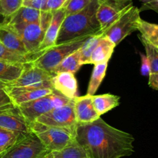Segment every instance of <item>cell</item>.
Wrapping results in <instances>:
<instances>
[{"instance_id":"cell-3","label":"cell","mask_w":158,"mask_h":158,"mask_svg":"<svg viewBox=\"0 0 158 158\" xmlns=\"http://www.w3.org/2000/svg\"><path fill=\"white\" fill-rule=\"evenodd\" d=\"M52 15V12H43L41 19L38 23L15 26H8L5 23L19 34L27 51L29 62L31 56L36 53L40 44L43 42L46 29L51 22Z\"/></svg>"},{"instance_id":"cell-6","label":"cell","mask_w":158,"mask_h":158,"mask_svg":"<svg viewBox=\"0 0 158 158\" xmlns=\"http://www.w3.org/2000/svg\"><path fill=\"white\" fill-rule=\"evenodd\" d=\"M72 100L54 90L49 95L17 106L28 123H31L35 122L40 116L56 108L68 104Z\"/></svg>"},{"instance_id":"cell-15","label":"cell","mask_w":158,"mask_h":158,"mask_svg":"<svg viewBox=\"0 0 158 158\" xmlns=\"http://www.w3.org/2000/svg\"><path fill=\"white\" fill-rule=\"evenodd\" d=\"M51 83L53 90L69 100H73L77 97L78 84L74 74L67 72L54 74L51 79Z\"/></svg>"},{"instance_id":"cell-12","label":"cell","mask_w":158,"mask_h":158,"mask_svg":"<svg viewBox=\"0 0 158 158\" xmlns=\"http://www.w3.org/2000/svg\"><path fill=\"white\" fill-rule=\"evenodd\" d=\"M0 127L16 133L21 137L31 132L29 123L19 108L12 103L0 106Z\"/></svg>"},{"instance_id":"cell-36","label":"cell","mask_w":158,"mask_h":158,"mask_svg":"<svg viewBox=\"0 0 158 158\" xmlns=\"http://www.w3.org/2000/svg\"><path fill=\"white\" fill-rule=\"evenodd\" d=\"M150 87L152 89L158 90V73H151L149 76V81H148Z\"/></svg>"},{"instance_id":"cell-31","label":"cell","mask_w":158,"mask_h":158,"mask_svg":"<svg viewBox=\"0 0 158 158\" xmlns=\"http://www.w3.org/2000/svg\"><path fill=\"white\" fill-rule=\"evenodd\" d=\"M92 0H69L63 9H65L66 16L80 12L87 7Z\"/></svg>"},{"instance_id":"cell-24","label":"cell","mask_w":158,"mask_h":158,"mask_svg":"<svg viewBox=\"0 0 158 158\" xmlns=\"http://www.w3.org/2000/svg\"><path fill=\"white\" fill-rule=\"evenodd\" d=\"M53 158H90L81 145L74 139L66 148L52 152Z\"/></svg>"},{"instance_id":"cell-7","label":"cell","mask_w":158,"mask_h":158,"mask_svg":"<svg viewBox=\"0 0 158 158\" xmlns=\"http://www.w3.org/2000/svg\"><path fill=\"white\" fill-rule=\"evenodd\" d=\"M140 19V9L133 5L120 18L103 31V35L117 46L127 36L137 30Z\"/></svg>"},{"instance_id":"cell-21","label":"cell","mask_w":158,"mask_h":158,"mask_svg":"<svg viewBox=\"0 0 158 158\" xmlns=\"http://www.w3.org/2000/svg\"><path fill=\"white\" fill-rule=\"evenodd\" d=\"M23 65L12 64L0 60V83L8 84L19 77L23 69Z\"/></svg>"},{"instance_id":"cell-8","label":"cell","mask_w":158,"mask_h":158,"mask_svg":"<svg viewBox=\"0 0 158 158\" xmlns=\"http://www.w3.org/2000/svg\"><path fill=\"white\" fill-rule=\"evenodd\" d=\"M49 152L40 139L31 131L19 139L2 154V158H40Z\"/></svg>"},{"instance_id":"cell-39","label":"cell","mask_w":158,"mask_h":158,"mask_svg":"<svg viewBox=\"0 0 158 158\" xmlns=\"http://www.w3.org/2000/svg\"><path fill=\"white\" fill-rule=\"evenodd\" d=\"M0 158H2V154H1V155H0Z\"/></svg>"},{"instance_id":"cell-10","label":"cell","mask_w":158,"mask_h":158,"mask_svg":"<svg viewBox=\"0 0 158 158\" xmlns=\"http://www.w3.org/2000/svg\"><path fill=\"white\" fill-rule=\"evenodd\" d=\"M35 121L46 126L76 131L78 124L76 120L73 100L68 104L56 108L40 116Z\"/></svg>"},{"instance_id":"cell-26","label":"cell","mask_w":158,"mask_h":158,"mask_svg":"<svg viewBox=\"0 0 158 158\" xmlns=\"http://www.w3.org/2000/svg\"><path fill=\"white\" fill-rule=\"evenodd\" d=\"M102 35H103V32L90 35L86 39V41L81 46V47L79 49L78 51L79 53H80L82 65L89 64V58H90L94 50L95 49L96 46L98 44Z\"/></svg>"},{"instance_id":"cell-28","label":"cell","mask_w":158,"mask_h":158,"mask_svg":"<svg viewBox=\"0 0 158 158\" xmlns=\"http://www.w3.org/2000/svg\"><path fill=\"white\" fill-rule=\"evenodd\" d=\"M21 136L12 131L0 127V155L12 148Z\"/></svg>"},{"instance_id":"cell-32","label":"cell","mask_w":158,"mask_h":158,"mask_svg":"<svg viewBox=\"0 0 158 158\" xmlns=\"http://www.w3.org/2000/svg\"><path fill=\"white\" fill-rule=\"evenodd\" d=\"M48 0H23V6L45 12Z\"/></svg>"},{"instance_id":"cell-9","label":"cell","mask_w":158,"mask_h":158,"mask_svg":"<svg viewBox=\"0 0 158 158\" xmlns=\"http://www.w3.org/2000/svg\"><path fill=\"white\" fill-rule=\"evenodd\" d=\"M52 75L34 65L32 62L25 63L23 72L17 80L8 84L14 87H36L52 89L51 79Z\"/></svg>"},{"instance_id":"cell-40","label":"cell","mask_w":158,"mask_h":158,"mask_svg":"<svg viewBox=\"0 0 158 158\" xmlns=\"http://www.w3.org/2000/svg\"><path fill=\"white\" fill-rule=\"evenodd\" d=\"M157 5H158V4H157Z\"/></svg>"},{"instance_id":"cell-29","label":"cell","mask_w":158,"mask_h":158,"mask_svg":"<svg viewBox=\"0 0 158 158\" xmlns=\"http://www.w3.org/2000/svg\"><path fill=\"white\" fill-rule=\"evenodd\" d=\"M139 39L144 47L146 56L150 62L151 73H158V46L148 43L140 35L139 36Z\"/></svg>"},{"instance_id":"cell-20","label":"cell","mask_w":158,"mask_h":158,"mask_svg":"<svg viewBox=\"0 0 158 158\" xmlns=\"http://www.w3.org/2000/svg\"><path fill=\"white\" fill-rule=\"evenodd\" d=\"M92 100L94 109L100 117L120 104V97L110 94L92 96Z\"/></svg>"},{"instance_id":"cell-34","label":"cell","mask_w":158,"mask_h":158,"mask_svg":"<svg viewBox=\"0 0 158 158\" xmlns=\"http://www.w3.org/2000/svg\"><path fill=\"white\" fill-rule=\"evenodd\" d=\"M140 60H141V66H140V73L143 77H149L151 73V65L150 62L147 57L146 54H143L142 52L140 53Z\"/></svg>"},{"instance_id":"cell-25","label":"cell","mask_w":158,"mask_h":158,"mask_svg":"<svg viewBox=\"0 0 158 158\" xmlns=\"http://www.w3.org/2000/svg\"><path fill=\"white\" fill-rule=\"evenodd\" d=\"M137 30L140 32V35L142 38L148 43L158 46V24L149 23L140 19Z\"/></svg>"},{"instance_id":"cell-37","label":"cell","mask_w":158,"mask_h":158,"mask_svg":"<svg viewBox=\"0 0 158 158\" xmlns=\"http://www.w3.org/2000/svg\"><path fill=\"white\" fill-rule=\"evenodd\" d=\"M145 9H151V10H154V12L158 13V5L153 2L143 3V6H142L141 9H140V10L141 12L142 10H145Z\"/></svg>"},{"instance_id":"cell-11","label":"cell","mask_w":158,"mask_h":158,"mask_svg":"<svg viewBox=\"0 0 158 158\" xmlns=\"http://www.w3.org/2000/svg\"><path fill=\"white\" fill-rule=\"evenodd\" d=\"M132 6V0H100L97 17L102 32Z\"/></svg>"},{"instance_id":"cell-2","label":"cell","mask_w":158,"mask_h":158,"mask_svg":"<svg viewBox=\"0 0 158 158\" xmlns=\"http://www.w3.org/2000/svg\"><path fill=\"white\" fill-rule=\"evenodd\" d=\"M99 4L100 0H92L90 4L82 11L66 16L60 27L55 45L101 33L97 17Z\"/></svg>"},{"instance_id":"cell-1","label":"cell","mask_w":158,"mask_h":158,"mask_svg":"<svg viewBox=\"0 0 158 158\" xmlns=\"http://www.w3.org/2000/svg\"><path fill=\"white\" fill-rule=\"evenodd\" d=\"M75 140L90 158H121L134 152L132 134L110 126L100 117L92 123L77 125Z\"/></svg>"},{"instance_id":"cell-16","label":"cell","mask_w":158,"mask_h":158,"mask_svg":"<svg viewBox=\"0 0 158 158\" xmlns=\"http://www.w3.org/2000/svg\"><path fill=\"white\" fill-rule=\"evenodd\" d=\"M74 111L77 124H86L100 118L94 109L92 96L77 97L73 99Z\"/></svg>"},{"instance_id":"cell-27","label":"cell","mask_w":158,"mask_h":158,"mask_svg":"<svg viewBox=\"0 0 158 158\" xmlns=\"http://www.w3.org/2000/svg\"><path fill=\"white\" fill-rule=\"evenodd\" d=\"M0 60L12 64L19 65H23L29 62L28 56L11 50L3 46L1 43H0Z\"/></svg>"},{"instance_id":"cell-4","label":"cell","mask_w":158,"mask_h":158,"mask_svg":"<svg viewBox=\"0 0 158 158\" xmlns=\"http://www.w3.org/2000/svg\"><path fill=\"white\" fill-rule=\"evenodd\" d=\"M29 127L49 152L63 149L75 139L76 131L46 126L36 121L29 123Z\"/></svg>"},{"instance_id":"cell-13","label":"cell","mask_w":158,"mask_h":158,"mask_svg":"<svg viewBox=\"0 0 158 158\" xmlns=\"http://www.w3.org/2000/svg\"><path fill=\"white\" fill-rule=\"evenodd\" d=\"M5 89L11 101L15 106L33 101L39 98L52 94L53 89L51 88L36 87H14L4 85Z\"/></svg>"},{"instance_id":"cell-22","label":"cell","mask_w":158,"mask_h":158,"mask_svg":"<svg viewBox=\"0 0 158 158\" xmlns=\"http://www.w3.org/2000/svg\"><path fill=\"white\" fill-rule=\"evenodd\" d=\"M78 50L74 52L73 53L70 54L66 59H64L52 71L51 75H54V74H56L58 73L61 72H67L75 74L80 69V67L83 66L81 63L80 53H79Z\"/></svg>"},{"instance_id":"cell-18","label":"cell","mask_w":158,"mask_h":158,"mask_svg":"<svg viewBox=\"0 0 158 158\" xmlns=\"http://www.w3.org/2000/svg\"><path fill=\"white\" fill-rule=\"evenodd\" d=\"M42 12H43L42 11L37 10V9L22 6L12 16L9 17L7 19H5L2 23L10 26L38 23L41 19Z\"/></svg>"},{"instance_id":"cell-38","label":"cell","mask_w":158,"mask_h":158,"mask_svg":"<svg viewBox=\"0 0 158 158\" xmlns=\"http://www.w3.org/2000/svg\"><path fill=\"white\" fill-rule=\"evenodd\" d=\"M40 158H53V156H52V152H47L46 154H45L44 155L42 156Z\"/></svg>"},{"instance_id":"cell-30","label":"cell","mask_w":158,"mask_h":158,"mask_svg":"<svg viewBox=\"0 0 158 158\" xmlns=\"http://www.w3.org/2000/svg\"><path fill=\"white\" fill-rule=\"evenodd\" d=\"M22 6L23 0H0V15L7 19Z\"/></svg>"},{"instance_id":"cell-35","label":"cell","mask_w":158,"mask_h":158,"mask_svg":"<svg viewBox=\"0 0 158 158\" xmlns=\"http://www.w3.org/2000/svg\"><path fill=\"white\" fill-rule=\"evenodd\" d=\"M9 103H12V101L5 89L4 84L0 83V106L9 104Z\"/></svg>"},{"instance_id":"cell-33","label":"cell","mask_w":158,"mask_h":158,"mask_svg":"<svg viewBox=\"0 0 158 158\" xmlns=\"http://www.w3.org/2000/svg\"><path fill=\"white\" fill-rule=\"evenodd\" d=\"M69 0H48L45 12H54L59 9L64 8Z\"/></svg>"},{"instance_id":"cell-19","label":"cell","mask_w":158,"mask_h":158,"mask_svg":"<svg viewBox=\"0 0 158 158\" xmlns=\"http://www.w3.org/2000/svg\"><path fill=\"white\" fill-rule=\"evenodd\" d=\"M115 47L116 45L103 34L89 58V64L108 63L114 53Z\"/></svg>"},{"instance_id":"cell-23","label":"cell","mask_w":158,"mask_h":158,"mask_svg":"<svg viewBox=\"0 0 158 158\" xmlns=\"http://www.w3.org/2000/svg\"><path fill=\"white\" fill-rule=\"evenodd\" d=\"M108 63H99L94 65L93 69L92 75L89 80V85L87 88V94L89 96H94L97 89L101 85L105 76H106V69H107Z\"/></svg>"},{"instance_id":"cell-5","label":"cell","mask_w":158,"mask_h":158,"mask_svg":"<svg viewBox=\"0 0 158 158\" xmlns=\"http://www.w3.org/2000/svg\"><path fill=\"white\" fill-rule=\"evenodd\" d=\"M88 36L82 37L73 41L55 45L46 49L44 52L32 62L34 65L51 74L52 71L68 56L78 50Z\"/></svg>"},{"instance_id":"cell-14","label":"cell","mask_w":158,"mask_h":158,"mask_svg":"<svg viewBox=\"0 0 158 158\" xmlns=\"http://www.w3.org/2000/svg\"><path fill=\"white\" fill-rule=\"evenodd\" d=\"M65 18H66V12H65V9L63 8L52 12L51 22L46 29L43 42L40 44L36 53L31 56L30 62H32L34 60H35L46 49L55 46L60 27H61L62 23Z\"/></svg>"},{"instance_id":"cell-17","label":"cell","mask_w":158,"mask_h":158,"mask_svg":"<svg viewBox=\"0 0 158 158\" xmlns=\"http://www.w3.org/2000/svg\"><path fill=\"white\" fill-rule=\"evenodd\" d=\"M0 43L11 50L28 56L27 51L19 34L3 23H0Z\"/></svg>"}]
</instances>
